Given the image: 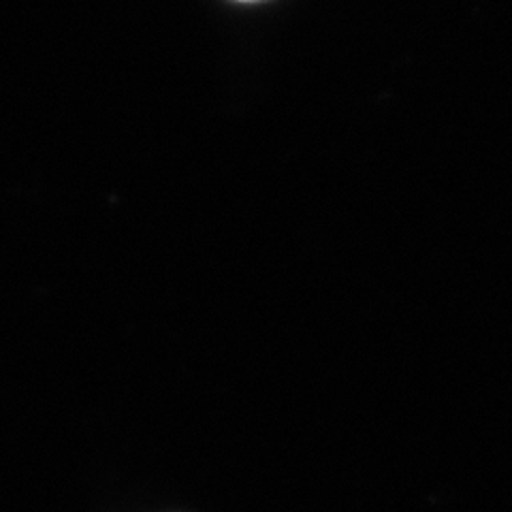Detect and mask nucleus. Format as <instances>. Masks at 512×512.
Here are the masks:
<instances>
[{
  "mask_svg": "<svg viewBox=\"0 0 512 512\" xmlns=\"http://www.w3.org/2000/svg\"><path fill=\"white\" fill-rule=\"evenodd\" d=\"M237 3H256V0H237Z\"/></svg>",
  "mask_w": 512,
  "mask_h": 512,
  "instance_id": "1",
  "label": "nucleus"
}]
</instances>
